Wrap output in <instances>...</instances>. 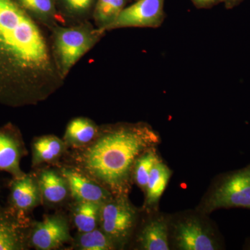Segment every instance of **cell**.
Listing matches in <instances>:
<instances>
[{
	"mask_svg": "<svg viewBox=\"0 0 250 250\" xmlns=\"http://www.w3.org/2000/svg\"><path fill=\"white\" fill-rule=\"evenodd\" d=\"M36 22L48 30L59 24L54 0H15Z\"/></svg>",
	"mask_w": 250,
	"mask_h": 250,
	"instance_id": "ac0fdd59",
	"label": "cell"
},
{
	"mask_svg": "<svg viewBox=\"0 0 250 250\" xmlns=\"http://www.w3.org/2000/svg\"><path fill=\"white\" fill-rule=\"evenodd\" d=\"M41 196L46 202L57 205L67 198L70 190L62 174L52 170H42L38 178Z\"/></svg>",
	"mask_w": 250,
	"mask_h": 250,
	"instance_id": "e0dca14e",
	"label": "cell"
},
{
	"mask_svg": "<svg viewBox=\"0 0 250 250\" xmlns=\"http://www.w3.org/2000/svg\"><path fill=\"white\" fill-rule=\"evenodd\" d=\"M243 250H250V237H248L244 242L243 246Z\"/></svg>",
	"mask_w": 250,
	"mask_h": 250,
	"instance_id": "484cf974",
	"label": "cell"
},
{
	"mask_svg": "<svg viewBox=\"0 0 250 250\" xmlns=\"http://www.w3.org/2000/svg\"><path fill=\"white\" fill-rule=\"evenodd\" d=\"M164 4L165 0H138L126 6L106 31L129 27H160L166 17Z\"/></svg>",
	"mask_w": 250,
	"mask_h": 250,
	"instance_id": "ba28073f",
	"label": "cell"
},
{
	"mask_svg": "<svg viewBox=\"0 0 250 250\" xmlns=\"http://www.w3.org/2000/svg\"><path fill=\"white\" fill-rule=\"evenodd\" d=\"M198 9H209L223 3V0H190Z\"/></svg>",
	"mask_w": 250,
	"mask_h": 250,
	"instance_id": "cb8c5ba5",
	"label": "cell"
},
{
	"mask_svg": "<svg viewBox=\"0 0 250 250\" xmlns=\"http://www.w3.org/2000/svg\"><path fill=\"white\" fill-rule=\"evenodd\" d=\"M77 247L82 250H116L109 238L98 228L88 232L80 233Z\"/></svg>",
	"mask_w": 250,
	"mask_h": 250,
	"instance_id": "603a6c76",
	"label": "cell"
},
{
	"mask_svg": "<svg viewBox=\"0 0 250 250\" xmlns=\"http://www.w3.org/2000/svg\"><path fill=\"white\" fill-rule=\"evenodd\" d=\"M244 1L245 0H223V3L227 9H232Z\"/></svg>",
	"mask_w": 250,
	"mask_h": 250,
	"instance_id": "d4e9b609",
	"label": "cell"
},
{
	"mask_svg": "<svg viewBox=\"0 0 250 250\" xmlns=\"http://www.w3.org/2000/svg\"><path fill=\"white\" fill-rule=\"evenodd\" d=\"M134 1H138V0H134Z\"/></svg>",
	"mask_w": 250,
	"mask_h": 250,
	"instance_id": "4316f807",
	"label": "cell"
},
{
	"mask_svg": "<svg viewBox=\"0 0 250 250\" xmlns=\"http://www.w3.org/2000/svg\"><path fill=\"white\" fill-rule=\"evenodd\" d=\"M25 154L22 139L15 126L8 125L0 129V171L12 174L14 178L26 175L21 170V160Z\"/></svg>",
	"mask_w": 250,
	"mask_h": 250,
	"instance_id": "8fae6325",
	"label": "cell"
},
{
	"mask_svg": "<svg viewBox=\"0 0 250 250\" xmlns=\"http://www.w3.org/2000/svg\"><path fill=\"white\" fill-rule=\"evenodd\" d=\"M42 199L38 179L26 174L21 178H14L11 184V200L18 213H23L35 208Z\"/></svg>",
	"mask_w": 250,
	"mask_h": 250,
	"instance_id": "7c38bea8",
	"label": "cell"
},
{
	"mask_svg": "<svg viewBox=\"0 0 250 250\" xmlns=\"http://www.w3.org/2000/svg\"><path fill=\"white\" fill-rule=\"evenodd\" d=\"M236 208L250 210V164L215 176L195 208L210 215L215 210Z\"/></svg>",
	"mask_w": 250,
	"mask_h": 250,
	"instance_id": "5b68a950",
	"label": "cell"
},
{
	"mask_svg": "<svg viewBox=\"0 0 250 250\" xmlns=\"http://www.w3.org/2000/svg\"><path fill=\"white\" fill-rule=\"evenodd\" d=\"M160 158L161 156L158 154L157 147H153L143 152L135 162L133 182L143 192L146 191V186L153 166Z\"/></svg>",
	"mask_w": 250,
	"mask_h": 250,
	"instance_id": "7402d4cb",
	"label": "cell"
},
{
	"mask_svg": "<svg viewBox=\"0 0 250 250\" xmlns=\"http://www.w3.org/2000/svg\"><path fill=\"white\" fill-rule=\"evenodd\" d=\"M49 31L15 0H0V104L34 106L63 85Z\"/></svg>",
	"mask_w": 250,
	"mask_h": 250,
	"instance_id": "6da1fadb",
	"label": "cell"
},
{
	"mask_svg": "<svg viewBox=\"0 0 250 250\" xmlns=\"http://www.w3.org/2000/svg\"><path fill=\"white\" fill-rule=\"evenodd\" d=\"M100 126L90 118L77 117L69 122L64 134L65 146L72 147H84L98 136Z\"/></svg>",
	"mask_w": 250,
	"mask_h": 250,
	"instance_id": "2e32d148",
	"label": "cell"
},
{
	"mask_svg": "<svg viewBox=\"0 0 250 250\" xmlns=\"http://www.w3.org/2000/svg\"><path fill=\"white\" fill-rule=\"evenodd\" d=\"M90 22L77 25L58 24L49 30L52 55L61 75L65 80L72 67L106 35Z\"/></svg>",
	"mask_w": 250,
	"mask_h": 250,
	"instance_id": "277c9868",
	"label": "cell"
},
{
	"mask_svg": "<svg viewBox=\"0 0 250 250\" xmlns=\"http://www.w3.org/2000/svg\"><path fill=\"white\" fill-rule=\"evenodd\" d=\"M65 144L56 136L48 135L34 141L32 147V166L52 162L60 157L65 150Z\"/></svg>",
	"mask_w": 250,
	"mask_h": 250,
	"instance_id": "d6986e66",
	"label": "cell"
},
{
	"mask_svg": "<svg viewBox=\"0 0 250 250\" xmlns=\"http://www.w3.org/2000/svg\"><path fill=\"white\" fill-rule=\"evenodd\" d=\"M129 1L96 0L92 17L94 25L100 30L106 31V28L116 21Z\"/></svg>",
	"mask_w": 250,
	"mask_h": 250,
	"instance_id": "ffe728a7",
	"label": "cell"
},
{
	"mask_svg": "<svg viewBox=\"0 0 250 250\" xmlns=\"http://www.w3.org/2000/svg\"><path fill=\"white\" fill-rule=\"evenodd\" d=\"M62 177L77 202H93L103 205L113 196L111 192L75 168H62Z\"/></svg>",
	"mask_w": 250,
	"mask_h": 250,
	"instance_id": "30bf717a",
	"label": "cell"
},
{
	"mask_svg": "<svg viewBox=\"0 0 250 250\" xmlns=\"http://www.w3.org/2000/svg\"><path fill=\"white\" fill-rule=\"evenodd\" d=\"M101 206L93 202H77L73 211V220L80 233L88 232L98 228Z\"/></svg>",
	"mask_w": 250,
	"mask_h": 250,
	"instance_id": "44dd1931",
	"label": "cell"
},
{
	"mask_svg": "<svg viewBox=\"0 0 250 250\" xmlns=\"http://www.w3.org/2000/svg\"><path fill=\"white\" fill-rule=\"evenodd\" d=\"M59 23L77 25L92 20L96 0H54Z\"/></svg>",
	"mask_w": 250,
	"mask_h": 250,
	"instance_id": "9a60e30c",
	"label": "cell"
},
{
	"mask_svg": "<svg viewBox=\"0 0 250 250\" xmlns=\"http://www.w3.org/2000/svg\"><path fill=\"white\" fill-rule=\"evenodd\" d=\"M144 218L135 231L137 250H170L169 243L170 213L160 210H143Z\"/></svg>",
	"mask_w": 250,
	"mask_h": 250,
	"instance_id": "52a82bcc",
	"label": "cell"
},
{
	"mask_svg": "<svg viewBox=\"0 0 250 250\" xmlns=\"http://www.w3.org/2000/svg\"><path fill=\"white\" fill-rule=\"evenodd\" d=\"M172 175V170L160 158L153 166L149 174L141 209L146 211L159 209V202Z\"/></svg>",
	"mask_w": 250,
	"mask_h": 250,
	"instance_id": "4fadbf2b",
	"label": "cell"
},
{
	"mask_svg": "<svg viewBox=\"0 0 250 250\" xmlns=\"http://www.w3.org/2000/svg\"><path fill=\"white\" fill-rule=\"evenodd\" d=\"M142 209L130 202L128 195H113L101 206L100 229L117 249H124L132 239Z\"/></svg>",
	"mask_w": 250,
	"mask_h": 250,
	"instance_id": "8992f818",
	"label": "cell"
},
{
	"mask_svg": "<svg viewBox=\"0 0 250 250\" xmlns=\"http://www.w3.org/2000/svg\"><path fill=\"white\" fill-rule=\"evenodd\" d=\"M171 250H223L225 239L217 224L194 208L170 213Z\"/></svg>",
	"mask_w": 250,
	"mask_h": 250,
	"instance_id": "3957f363",
	"label": "cell"
},
{
	"mask_svg": "<svg viewBox=\"0 0 250 250\" xmlns=\"http://www.w3.org/2000/svg\"><path fill=\"white\" fill-rule=\"evenodd\" d=\"M161 143L159 133L144 122L103 125L91 143L75 152V169L113 195H128L136 159Z\"/></svg>",
	"mask_w": 250,
	"mask_h": 250,
	"instance_id": "7a4b0ae2",
	"label": "cell"
},
{
	"mask_svg": "<svg viewBox=\"0 0 250 250\" xmlns=\"http://www.w3.org/2000/svg\"><path fill=\"white\" fill-rule=\"evenodd\" d=\"M70 239L68 222L62 215L46 216L34 225L29 235V243L38 250L57 249Z\"/></svg>",
	"mask_w": 250,
	"mask_h": 250,
	"instance_id": "9c48e42d",
	"label": "cell"
},
{
	"mask_svg": "<svg viewBox=\"0 0 250 250\" xmlns=\"http://www.w3.org/2000/svg\"><path fill=\"white\" fill-rule=\"evenodd\" d=\"M21 214L0 213V250H24L27 243L24 224Z\"/></svg>",
	"mask_w": 250,
	"mask_h": 250,
	"instance_id": "5bb4252c",
	"label": "cell"
}]
</instances>
